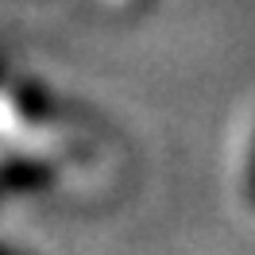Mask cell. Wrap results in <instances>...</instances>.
<instances>
[{
	"instance_id": "obj_1",
	"label": "cell",
	"mask_w": 255,
	"mask_h": 255,
	"mask_svg": "<svg viewBox=\"0 0 255 255\" xmlns=\"http://www.w3.org/2000/svg\"><path fill=\"white\" fill-rule=\"evenodd\" d=\"M252 178H255V174H252Z\"/></svg>"
}]
</instances>
